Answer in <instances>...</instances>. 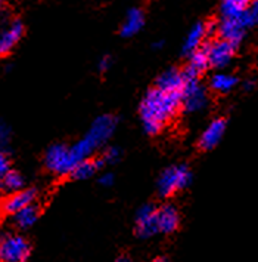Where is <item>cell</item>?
Returning <instances> with one entry per match:
<instances>
[{
    "label": "cell",
    "mask_w": 258,
    "mask_h": 262,
    "mask_svg": "<svg viewBox=\"0 0 258 262\" xmlns=\"http://www.w3.org/2000/svg\"><path fill=\"white\" fill-rule=\"evenodd\" d=\"M143 26H145L143 11L139 9V8H132L125 15L124 21H122L120 33H121L122 37H133L143 28Z\"/></svg>",
    "instance_id": "obj_17"
},
{
    "label": "cell",
    "mask_w": 258,
    "mask_h": 262,
    "mask_svg": "<svg viewBox=\"0 0 258 262\" xmlns=\"http://www.w3.org/2000/svg\"><path fill=\"white\" fill-rule=\"evenodd\" d=\"M115 127H117V119L114 116L102 114L96 117L90 129L86 132V135L71 145V150L74 152L75 159L82 162L84 159L92 157L93 152L107 145V142L115 132Z\"/></svg>",
    "instance_id": "obj_2"
},
{
    "label": "cell",
    "mask_w": 258,
    "mask_h": 262,
    "mask_svg": "<svg viewBox=\"0 0 258 262\" xmlns=\"http://www.w3.org/2000/svg\"><path fill=\"white\" fill-rule=\"evenodd\" d=\"M2 185L5 190L11 191V193H15L18 190H22L24 187V180L22 177L15 172V170H9L5 177H2Z\"/></svg>",
    "instance_id": "obj_22"
},
{
    "label": "cell",
    "mask_w": 258,
    "mask_h": 262,
    "mask_svg": "<svg viewBox=\"0 0 258 262\" xmlns=\"http://www.w3.org/2000/svg\"><path fill=\"white\" fill-rule=\"evenodd\" d=\"M208 69H210V59H208V54H207L204 43L199 49L193 51L192 54L188 55V66L183 70V74H185V77L199 79Z\"/></svg>",
    "instance_id": "obj_13"
},
{
    "label": "cell",
    "mask_w": 258,
    "mask_h": 262,
    "mask_svg": "<svg viewBox=\"0 0 258 262\" xmlns=\"http://www.w3.org/2000/svg\"><path fill=\"white\" fill-rule=\"evenodd\" d=\"M9 139H11V129L0 122V147H6L9 144Z\"/></svg>",
    "instance_id": "obj_26"
},
{
    "label": "cell",
    "mask_w": 258,
    "mask_h": 262,
    "mask_svg": "<svg viewBox=\"0 0 258 262\" xmlns=\"http://www.w3.org/2000/svg\"><path fill=\"white\" fill-rule=\"evenodd\" d=\"M153 262H170V259L167 256H158V258L153 259Z\"/></svg>",
    "instance_id": "obj_31"
},
{
    "label": "cell",
    "mask_w": 258,
    "mask_h": 262,
    "mask_svg": "<svg viewBox=\"0 0 258 262\" xmlns=\"http://www.w3.org/2000/svg\"><path fill=\"white\" fill-rule=\"evenodd\" d=\"M208 36H210V34H208V26H207V24H204V23L195 24V26L189 30V33L186 34V37H185L183 48H182L183 54H185V55H189L193 51L199 49V48L205 43V39H207Z\"/></svg>",
    "instance_id": "obj_15"
},
{
    "label": "cell",
    "mask_w": 258,
    "mask_h": 262,
    "mask_svg": "<svg viewBox=\"0 0 258 262\" xmlns=\"http://www.w3.org/2000/svg\"><path fill=\"white\" fill-rule=\"evenodd\" d=\"M24 34V26L21 21H14L11 26L0 33V56L9 55Z\"/></svg>",
    "instance_id": "obj_14"
},
{
    "label": "cell",
    "mask_w": 258,
    "mask_h": 262,
    "mask_svg": "<svg viewBox=\"0 0 258 262\" xmlns=\"http://www.w3.org/2000/svg\"><path fill=\"white\" fill-rule=\"evenodd\" d=\"M77 163L71 147L65 144H54L44 154V166L56 177H69Z\"/></svg>",
    "instance_id": "obj_4"
},
{
    "label": "cell",
    "mask_w": 258,
    "mask_h": 262,
    "mask_svg": "<svg viewBox=\"0 0 258 262\" xmlns=\"http://www.w3.org/2000/svg\"><path fill=\"white\" fill-rule=\"evenodd\" d=\"M249 3L251 0H221V5H220L221 18L241 19V16L244 15Z\"/></svg>",
    "instance_id": "obj_21"
},
{
    "label": "cell",
    "mask_w": 258,
    "mask_h": 262,
    "mask_svg": "<svg viewBox=\"0 0 258 262\" xmlns=\"http://www.w3.org/2000/svg\"><path fill=\"white\" fill-rule=\"evenodd\" d=\"M226 130H227V120L224 117L213 119L199 137V141H198L199 148L204 151H210V150L216 148L221 142Z\"/></svg>",
    "instance_id": "obj_8"
},
{
    "label": "cell",
    "mask_w": 258,
    "mask_h": 262,
    "mask_svg": "<svg viewBox=\"0 0 258 262\" xmlns=\"http://www.w3.org/2000/svg\"><path fill=\"white\" fill-rule=\"evenodd\" d=\"M9 170H11V160L6 152L0 150V178L5 177Z\"/></svg>",
    "instance_id": "obj_25"
},
{
    "label": "cell",
    "mask_w": 258,
    "mask_h": 262,
    "mask_svg": "<svg viewBox=\"0 0 258 262\" xmlns=\"http://www.w3.org/2000/svg\"><path fill=\"white\" fill-rule=\"evenodd\" d=\"M208 104V91L199 79L185 77V86L182 89V110L188 114H198L207 110Z\"/></svg>",
    "instance_id": "obj_5"
},
{
    "label": "cell",
    "mask_w": 258,
    "mask_h": 262,
    "mask_svg": "<svg viewBox=\"0 0 258 262\" xmlns=\"http://www.w3.org/2000/svg\"><path fill=\"white\" fill-rule=\"evenodd\" d=\"M244 86H245V89H246V91H251V89H254L255 83H254V82H246Z\"/></svg>",
    "instance_id": "obj_30"
},
{
    "label": "cell",
    "mask_w": 258,
    "mask_h": 262,
    "mask_svg": "<svg viewBox=\"0 0 258 262\" xmlns=\"http://www.w3.org/2000/svg\"><path fill=\"white\" fill-rule=\"evenodd\" d=\"M112 64H114V61H112V58L109 55H104L100 59H99V64H97V69L100 70V71H104V73H107L111 67H112Z\"/></svg>",
    "instance_id": "obj_28"
},
{
    "label": "cell",
    "mask_w": 258,
    "mask_h": 262,
    "mask_svg": "<svg viewBox=\"0 0 258 262\" xmlns=\"http://www.w3.org/2000/svg\"><path fill=\"white\" fill-rule=\"evenodd\" d=\"M3 2H6V0H0V3H3Z\"/></svg>",
    "instance_id": "obj_32"
},
{
    "label": "cell",
    "mask_w": 258,
    "mask_h": 262,
    "mask_svg": "<svg viewBox=\"0 0 258 262\" xmlns=\"http://www.w3.org/2000/svg\"><path fill=\"white\" fill-rule=\"evenodd\" d=\"M115 262H133V259L130 258V256H127V255H121V256H118Z\"/></svg>",
    "instance_id": "obj_29"
},
{
    "label": "cell",
    "mask_w": 258,
    "mask_h": 262,
    "mask_svg": "<svg viewBox=\"0 0 258 262\" xmlns=\"http://www.w3.org/2000/svg\"><path fill=\"white\" fill-rule=\"evenodd\" d=\"M216 33L220 39L229 41L238 48L245 37L246 28L241 23V19H230V18H221L220 23H217Z\"/></svg>",
    "instance_id": "obj_10"
},
{
    "label": "cell",
    "mask_w": 258,
    "mask_h": 262,
    "mask_svg": "<svg viewBox=\"0 0 258 262\" xmlns=\"http://www.w3.org/2000/svg\"><path fill=\"white\" fill-rule=\"evenodd\" d=\"M182 110V92H167L160 88L149 89L142 98L139 116L148 135H158Z\"/></svg>",
    "instance_id": "obj_1"
},
{
    "label": "cell",
    "mask_w": 258,
    "mask_h": 262,
    "mask_svg": "<svg viewBox=\"0 0 258 262\" xmlns=\"http://www.w3.org/2000/svg\"><path fill=\"white\" fill-rule=\"evenodd\" d=\"M104 166L105 165H104V162L100 160V157H97V159L89 157V159H84L82 162H79L69 177H71L72 180L79 181L89 180V178H92V177L95 175L99 169H102Z\"/></svg>",
    "instance_id": "obj_18"
},
{
    "label": "cell",
    "mask_w": 258,
    "mask_h": 262,
    "mask_svg": "<svg viewBox=\"0 0 258 262\" xmlns=\"http://www.w3.org/2000/svg\"><path fill=\"white\" fill-rule=\"evenodd\" d=\"M157 88L167 91V92H182L185 86V74L182 70L168 69L157 80Z\"/></svg>",
    "instance_id": "obj_16"
},
{
    "label": "cell",
    "mask_w": 258,
    "mask_h": 262,
    "mask_svg": "<svg viewBox=\"0 0 258 262\" xmlns=\"http://www.w3.org/2000/svg\"><path fill=\"white\" fill-rule=\"evenodd\" d=\"M241 23L245 28L255 27L258 24V0H251L249 6L246 8L244 15L241 16Z\"/></svg>",
    "instance_id": "obj_23"
},
{
    "label": "cell",
    "mask_w": 258,
    "mask_h": 262,
    "mask_svg": "<svg viewBox=\"0 0 258 262\" xmlns=\"http://www.w3.org/2000/svg\"><path fill=\"white\" fill-rule=\"evenodd\" d=\"M157 225L158 233L171 234L180 225V212L174 205L165 203L163 206L157 207Z\"/></svg>",
    "instance_id": "obj_12"
},
{
    "label": "cell",
    "mask_w": 258,
    "mask_h": 262,
    "mask_svg": "<svg viewBox=\"0 0 258 262\" xmlns=\"http://www.w3.org/2000/svg\"><path fill=\"white\" fill-rule=\"evenodd\" d=\"M136 234L140 238H150L158 234V225H157V207L153 205L142 206L136 213L135 220Z\"/></svg>",
    "instance_id": "obj_9"
},
{
    "label": "cell",
    "mask_w": 258,
    "mask_h": 262,
    "mask_svg": "<svg viewBox=\"0 0 258 262\" xmlns=\"http://www.w3.org/2000/svg\"><path fill=\"white\" fill-rule=\"evenodd\" d=\"M190 182H192L190 167L185 163H178V165L168 166L167 169H164L163 173L158 178L157 188H158V194L164 199H167L188 188Z\"/></svg>",
    "instance_id": "obj_3"
},
{
    "label": "cell",
    "mask_w": 258,
    "mask_h": 262,
    "mask_svg": "<svg viewBox=\"0 0 258 262\" xmlns=\"http://www.w3.org/2000/svg\"><path fill=\"white\" fill-rule=\"evenodd\" d=\"M31 246L25 237L5 234L0 237V262H27Z\"/></svg>",
    "instance_id": "obj_6"
},
{
    "label": "cell",
    "mask_w": 258,
    "mask_h": 262,
    "mask_svg": "<svg viewBox=\"0 0 258 262\" xmlns=\"http://www.w3.org/2000/svg\"><path fill=\"white\" fill-rule=\"evenodd\" d=\"M36 197H37V193H36V190H33V188L18 190V191H15V193H12L11 195H8V197L2 202L0 210H2V213H5V215H15V213H16L18 210H21L22 207L34 203Z\"/></svg>",
    "instance_id": "obj_11"
},
{
    "label": "cell",
    "mask_w": 258,
    "mask_h": 262,
    "mask_svg": "<svg viewBox=\"0 0 258 262\" xmlns=\"http://www.w3.org/2000/svg\"><path fill=\"white\" fill-rule=\"evenodd\" d=\"M205 49L210 59V67L216 70H224L226 67H229L236 54V46L220 37L205 43Z\"/></svg>",
    "instance_id": "obj_7"
},
{
    "label": "cell",
    "mask_w": 258,
    "mask_h": 262,
    "mask_svg": "<svg viewBox=\"0 0 258 262\" xmlns=\"http://www.w3.org/2000/svg\"><path fill=\"white\" fill-rule=\"evenodd\" d=\"M120 157H121V151L118 147H107L100 156V160L104 162V165H114L120 160Z\"/></svg>",
    "instance_id": "obj_24"
},
{
    "label": "cell",
    "mask_w": 258,
    "mask_h": 262,
    "mask_svg": "<svg viewBox=\"0 0 258 262\" xmlns=\"http://www.w3.org/2000/svg\"><path fill=\"white\" fill-rule=\"evenodd\" d=\"M238 86V79L230 73L226 71H218L211 76L210 79V89L216 94H229Z\"/></svg>",
    "instance_id": "obj_19"
},
{
    "label": "cell",
    "mask_w": 258,
    "mask_h": 262,
    "mask_svg": "<svg viewBox=\"0 0 258 262\" xmlns=\"http://www.w3.org/2000/svg\"><path fill=\"white\" fill-rule=\"evenodd\" d=\"M99 184L102 185V187H112L114 185V181H115V177H114V173H111V172H104L100 177H99Z\"/></svg>",
    "instance_id": "obj_27"
},
{
    "label": "cell",
    "mask_w": 258,
    "mask_h": 262,
    "mask_svg": "<svg viewBox=\"0 0 258 262\" xmlns=\"http://www.w3.org/2000/svg\"><path fill=\"white\" fill-rule=\"evenodd\" d=\"M39 216H40V209H39L37 205L31 203V205L22 207L21 210H18V212L15 213L14 221L18 228L27 230V228L33 227V225L37 222Z\"/></svg>",
    "instance_id": "obj_20"
}]
</instances>
